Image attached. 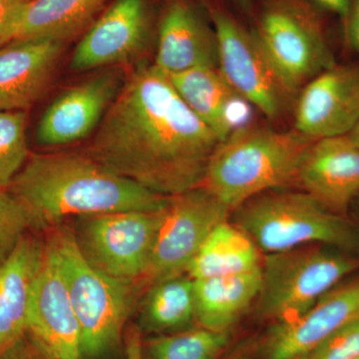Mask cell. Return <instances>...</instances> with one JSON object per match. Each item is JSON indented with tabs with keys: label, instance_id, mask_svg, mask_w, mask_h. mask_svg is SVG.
Wrapping results in <instances>:
<instances>
[{
	"label": "cell",
	"instance_id": "cell-5",
	"mask_svg": "<svg viewBox=\"0 0 359 359\" xmlns=\"http://www.w3.org/2000/svg\"><path fill=\"white\" fill-rule=\"evenodd\" d=\"M47 247L53 252L81 328L85 358H97L118 344L131 313L133 283L116 280L87 261L76 236L63 226L51 228Z\"/></svg>",
	"mask_w": 359,
	"mask_h": 359
},
{
	"label": "cell",
	"instance_id": "cell-29",
	"mask_svg": "<svg viewBox=\"0 0 359 359\" xmlns=\"http://www.w3.org/2000/svg\"><path fill=\"white\" fill-rule=\"evenodd\" d=\"M30 1L32 0H0V47L16 39L26 7Z\"/></svg>",
	"mask_w": 359,
	"mask_h": 359
},
{
	"label": "cell",
	"instance_id": "cell-32",
	"mask_svg": "<svg viewBox=\"0 0 359 359\" xmlns=\"http://www.w3.org/2000/svg\"><path fill=\"white\" fill-rule=\"evenodd\" d=\"M126 359H144L141 332L134 325L129 327L126 334Z\"/></svg>",
	"mask_w": 359,
	"mask_h": 359
},
{
	"label": "cell",
	"instance_id": "cell-17",
	"mask_svg": "<svg viewBox=\"0 0 359 359\" xmlns=\"http://www.w3.org/2000/svg\"><path fill=\"white\" fill-rule=\"evenodd\" d=\"M297 182L330 211L344 214L359 194V146L349 135L313 141Z\"/></svg>",
	"mask_w": 359,
	"mask_h": 359
},
{
	"label": "cell",
	"instance_id": "cell-6",
	"mask_svg": "<svg viewBox=\"0 0 359 359\" xmlns=\"http://www.w3.org/2000/svg\"><path fill=\"white\" fill-rule=\"evenodd\" d=\"M359 271V257L309 245L263 257L257 313L275 323L294 320L325 292Z\"/></svg>",
	"mask_w": 359,
	"mask_h": 359
},
{
	"label": "cell",
	"instance_id": "cell-28",
	"mask_svg": "<svg viewBox=\"0 0 359 359\" xmlns=\"http://www.w3.org/2000/svg\"><path fill=\"white\" fill-rule=\"evenodd\" d=\"M359 355V316L327 337L302 359H351Z\"/></svg>",
	"mask_w": 359,
	"mask_h": 359
},
{
	"label": "cell",
	"instance_id": "cell-14",
	"mask_svg": "<svg viewBox=\"0 0 359 359\" xmlns=\"http://www.w3.org/2000/svg\"><path fill=\"white\" fill-rule=\"evenodd\" d=\"M27 334L49 359H85L81 328L55 256H45L33 292Z\"/></svg>",
	"mask_w": 359,
	"mask_h": 359
},
{
	"label": "cell",
	"instance_id": "cell-2",
	"mask_svg": "<svg viewBox=\"0 0 359 359\" xmlns=\"http://www.w3.org/2000/svg\"><path fill=\"white\" fill-rule=\"evenodd\" d=\"M32 228L51 229L71 216L159 212L168 197L114 173L86 154L32 155L7 189Z\"/></svg>",
	"mask_w": 359,
	"mask_h": 359
},
{
	"label": "cell",
	"instance_id": "cell-34",
	"mask_svg": "<svg viewBox=\"0 0 359 359\" xmlns=\"http://www.w3.org/2000/svg\"><path fill=\"white\" fill-rule=\"evenodd\" d=\"M233 1H235L243 11H247V13H249L250 8H252V0H233Z\"/></svg>",
	"mask_w": 359,
	"mask_h": 359
},
{
	"label": "cell",
	"instance_id": "cell-33",
	"mask_svg": "<svg viewBox=\"0 0 359 359\" xmlns=\"http://www.w3.org/2000/svg\"><path fill=\"white\" fill-rule=\"evenodd\" d=\"M318 6L327 9L330 13L339 16L342 25L346 27L351 11V0H314Z\"/></svg>",
	"mask_w": 359,
	"mask_h": 359
},
{
	"label": "cell",
	"instance_id": "cell-15",
	"mask_svg": "<svg viewBox=\"0 0 359 359\" xmlns=\"http://www.w3.org/2000/svg\"><path fill=\"white\" fill-rule=\"evenodd\" d=\"M123 81L119 72L106 71L61 94L42 115L37 142L55 147L88 137L100 124Z\"/></svg>",
	"mask_w": 359,
	"mask_h": 359
},
{
	"label": "cell",
	"instance_id": "cell-23",
	"mask_svg": "<svg viewBox=\"0 0 359 359\" xmlns=\"http://www.w3.org/2000/svg\"><path fill=\"white\" fill-rule=\"evenodd\" d=\"M107 0H32L26 7L15 40L63 42L79 34Z\"/></svg>",
	"mask_w": 359,
	"mask_h": 359
},
{
	"label": "cell",
	"instance_id": "cell-25",
	"mask_svg": "<svg viewBox=\"0 0 359 359\" xmlns=\"http://www.w3.org/2000/svg\"><path fill=\"white\" fill-rule=\"evenodd\" d=\"M230 341V332L198 327L179 334L149 340L153 359H216Z\"/></svg>",
	"mask_w": 359,
	"mask_h": 359
},
{
	"label": "cell",
	"instance_id": "cell-21",
	"mask_svg": "<svg viewBox=\"0 0 359 359\" xmlns=\"http://www.w3.org/2000/svg\"><path fill=\"white\" fill-rule=\"evenodd\" d=\"M193 280L195 320L199 327L230 332L257 302L261 290V268L241 275Z\"/></svg>",
	"mask_w": 359,
	"mask_h": 359
},
{
	"label": "cell",
	"instance_id": "cell-26",
	"mask_svg": "<svg viewBox=\"0 0 359 359\" xmlns=\"http://www.w3.org/2000/svg\"><path fill=\"white\" fill-rule=\"evenodd\" d=\"M25 111L0 112V191H6L28 158Z\"/></svg>",
	"mask_w": 359,
	"mask_h": 359
},
{
	"label": "cell",
	"instance_id": "cell-35",
	"mask_svg": "<svg viewBox=\"0 0 359 359\" xmlns=\"http://www.w3.org/2000/svg\"><path fill=\"white\" fill-rule=\"evenodd\" d=\"M349 136L351 137V138L353 139L354 142H355L356 144L359 146V123L358 124V126L355 127V128L353 129V131L351 132V134H349Z\"/></svg>",
	"mask_w": 359,
	"mask_h": 359
},
{
	"label": "cell",
	"instance_id": "cell-20",
	"mask_svg": "<svg viewBox=\"0 0 359 359\" xmlns=\"http://www.w3.org/2000/svg\"><path fill=\"white\" fill-rule=\"evenodd\" d=\"M45 244L23 237L0 264V356L27 334L35 283Z\"/></svg>",
	"mask_w": 359,
	"mask_h": 359
},
{
	"label": "cell",
	"instance_id": "cell-16",
	"mask_svg": "<svg viewBox=\"0 0 359 359\" xmlns=\"http://www.w3.org/2000/svg\"><path fill=\"white\" fill-rule=\"evenodd\" d=\"M153 65L166 76L203 66L218 67L216 33L202 6L193 0L168 1Z\"/></svg>",
	"mask_w": 359,
	"mask_h": 359
},
{
	"label": "cell",
	"instance_id": "cell-31",
	"mask_svg": "<svg viewBox=\"0 0 359 359\" xmlns=\"http://www.w3.org/2000/svg\"><path fill=\"white\" fill-rule=\"evenodd\" d=\"M344 33L347 41L359 53V0H351V11Z\"/></svg>",
	"mask_w": 359,
	"mask_h": 359
},
{
	"label": "cell",
	"instance_id": "cell-37",
	"mask_svg": "<svg viewBox=\"0 0 359 359\" xmlns=\"http://www.w3.org/2000/svg\"><path fill=\"white\" fill-rule=\"evenodd\" d=\"M351 359H359V355L356 356V358H351Z\"/></svg>",
	"mask_w": 359,
	"mask_h": 359
},
{
	"label": "cell",
	"instance_id": "cell-12",
	"mask_svg": "<svg viewBox=\"0 0 359 359\" xmlns=\"http://www.w3.org/2000/svg\"><path fill=\"white\" fill-rule=\"evenodd\" d=\"M150 13L146 0H115L89 26L70 60L82 72L135 60L146 48Z\"/></svg>",
	"mask_w": 359,
	"mask_h": 359
},
{
	"label": "cell",
	"instance_id": "cell-3",
	"mask_svg": "<svg viewBox=\"0 0 359 359\" xmlns=\"http://www.w3.org/2000/svg\"><path fill=\"white\" fill-rule=\"evenodd\" d=\"M313 142L295 129L248 125L219 143L202 186L233 212L261 194L297 181Z\"/></svg>",
	"mask_w": 359,
	"mask_h": 359
},
{
	"label": "cell",
	"instance_id": "cell-18",
	"mask_svg": "<svg viewBox=\"0 0 359 359\" xmlns=\"http://www.w3.org/2000/svg\"><path fill=\"white\" fill-rule=\"evenodd\" d=\"M65 43L14 40L0 47V112L25 111L43 95L55 74Z\"/></svg>",
	"mask_w": 359,
	"mask_h": 359
},
{
	"label": "cell",
	"instance_id": "cell-8",
	"mask_svg": "<svg viewBox=\"0 0 359 359\" xmlns=\"http://www.w3.org/2000/svg\"><path fill=\"white\" fill-rule=\"evenodd\" d=\"M231 212L204 186L168 197L139 289L186 273L205 238L218 224L228 221Z\"/></svg>",
	"mask_w": 359,
	"mask_h": 359
},
{
	"label": "cell",
	"instance_id": "cell-30",
	"mask_svg": "<svg viewBox=\"0 0 359 359\" xmlns=\"http://www.w3.org/2000/svg\"><path fill=\"white\" fill-rule=\"evenodd\" d=\"M0 359H49L41 348L29 335L26 334L22 339L0 356Z\"/></svg>",
	"mask_w": 359,
	"mask_h": 359
},
{
	"label": "cell",
	"instance_id": "cell-24",
	"mask_svg": "<svg viewBox=\"0 0 359 359\" xmlns=\"http://www.w3.org/2000/svg\"><path fill=\"white\" fill-rule=\"evenodd\" d=\"M142 320L154 332H166L195 320L194 280L182 275L153 285L144 302Z\"/></svg>",
	"mask_w": 359,
	"mask_h": 359
},
{
	"label": "cell",
	"instance_id": "cell-1",
	"mask_svg": "<svg viewBox=\"0 0 359 359\" xmlns=\"http://www.w3.org/2000/svg\"><path fill=\"white\" fill-rule=\"evenodd\" d=\"M219 143L166 75L141 63L125 78L84 154L170 197L203 185Z\"/></svg>",
	"mask_w": 359,
	"mask_h": 359
},
{
	"label": "cell",
	"instance_id": "cell-4",
	"mask_svg": "<svg viewBox=\"0 0 359 359\" xmlns=\"http://www.w3.org/2000/svg\"><path fill=\"white\" fill-rule=\"evenodd\" d=\"M233 216V223L266 254L323 245L359 257V226L304 191L261 194Z\"/></svg>",
	"mask_w": 359,
	"mask_h": 359
},
{
	"label": "cell",
	"instance_id": "cell-13",
	"mask_svg": "<svg viewBox=\"0 0 359 359\" xmlns=\"http://www.w3.org/2000/svg\"><path fill=\"white\" fill-rule=\"evenodd\" d=\"M359 316V275L325 292L299 318L275 323L264 339V359H302Z\"/></svg>",
	"mask_w": 359,
	"mask_h": 359
},
{
	"label": "cell",
	"instance_id": "cell-19",
	"mask_svg": "<svg viewBox=\"0 0 359 359\" xmlns=\"http://www.w3.org/2000/svg\"><path fill=\"white\" fill-rule=\"evenodd\" d=\"M167 77L180 98L219 141L250 125L252 106L231 88L218 67L203 66Z\"/></svg>",
	"mask_w": 359,
	"mask_h": 359
},
{
	"label": "cell",
	"instance_id": "cell-27",
	"mask_svg": "<svg viewBox=\"0 0 359 359\" xmlns=\"http://www.w3.org/2000/svg\"><path fill=\"white\" fill-rule=\"evenodd\" d=\"M32 228L28 212L8 191H0V264Z\"/></svg>",
	"mask_w": 359,
	"mask_h": 359
},
{
	"label": "cell",
	"instance_id": "cell-22",
	"mask_svg": "<svg viewBox=\"0 0 359 359\" xmlns=\"http://www.w3.org/2000/svg\"><path fill=\"white\" fill-rule=\"evenodd\" d=\"M262 262V252L254 241L228 219L208 236L186 275L192 280L241 275L261 268Z\"/></svg>",
	"mask_w": 359,
	"mask_h": 359
},
{
	"label": "cell",
	"instance_id": "cell-7",
	"mask_svg": "<svg viewBox=\"0 0 359 359\" xmlns=\"http://www.w3.org/2000/svg\"><path fill=\"white\" fill-rule=\"evenodd\" d=\"M252 32L290 97L337 65L323 21L304 0H268Z\"/></svg>",
	"mask_w": 359,
	"mask_h": 359
},
{
	"label": "cell",
	"instance_id": "cell-36",
	"mask_svg": "<svg viewBox=\"0 0 359 359\" xmlns=\"http://www.w3.org/2000/svg\"><path fill=\"white\" fill-rule=\"evenodd\" d=\"M233 359H250V358H249V356H247V355H241V356H238V358H236Z\"/></svg>",
	"mask_w": 359,
	"mask_h": 359
},
{
	"label": "cell",
	"instance_id": "cell-10",
	"mask_svg": "<svg viewBox=\"0 0 359 359\" xmlns=\"http://www.w3.org/2000/svg\"><path fill=\"white\" fill-rule=\"evenodd\" d=\"M161 211L82 217L81 228L75 235L78 245L101 273L139 287L150 263Z\"/></svg>",
	"mask_w": 359,
	"mask_h": 359
},
{
	"label": "cell",
	"instance_id": "cell-9",
	"mask_svg": "<svg viewBox=\"0 0 359 359\" xmlns=\"http://www.w3.org/2000/svg\"><path fill=\"white\" fill-rule=\"evenodd\" d=\"M218 43V68L231 88L269 120L282 116L289 94L264 56L254 32H248L223 2L200 0Z\"/></svg>",
	"mask_w": 359,
	"mask_h": 359
},
{
	"label": "cell",
	"instance_id": "cell-11",
	"mask_svg": "<svg viewBox=\"0 0 359 359\" xmlns=\"http://www.w3.org/2000/svg\"><path fill=\"white\" fill-rule=\"evenodd\" d=\"M359 123V66L335 65L301 90L294 129L311 140L349 135Z\"/></svg>",
	"mask_w": 359,
	"mask_h": 359
}]
</instances>
